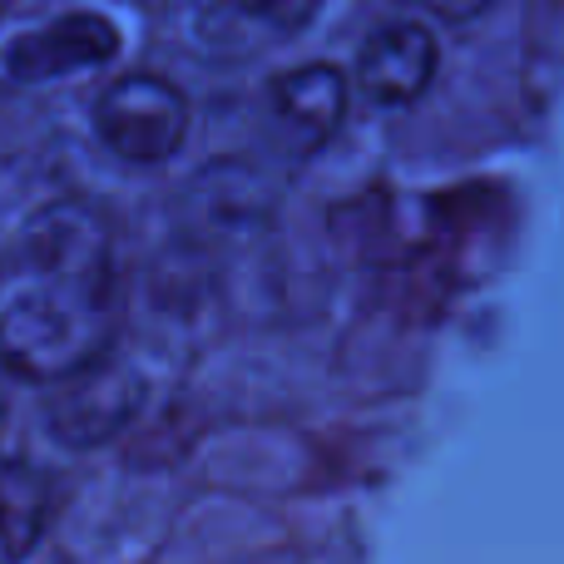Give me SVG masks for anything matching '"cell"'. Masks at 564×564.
Returning <instances> with one entry per match:
<instances>
[{
  "mask_svg": "<svg viewBox=\"0 0 564 564\" xmlns=\"http://www.w3.org/2000/svg\"><path fill=\"white\" fill-rule=\"evenodd\" d=\"M115 297L25 278L0 307V371L35 387H59L109 357Z\"/></svg>",
  "mask_w": 564,
  "mask_h": 564,
  "instance_id": "1",
  "label": "cell"
},
{
  "mask_svg": "<svg viewBox=\"0 0 564 564\" xmlns=\"http://www.w3.org/2000/svg\"><path fill=\"white\" fill-rule=\"evenodd\" d=\"M95 139L129 169H159L188 139V99L159 75H119L89 105Z\"/></svg>",
  "mask_w": 564,
  "mask_h": 564,
  "instance_id": "2",
  "label": "cell"
},
{
  "mask_svg": "<svg viewBox=\"0 0 564 564\" xmlns=\"http://www.w3.org/2000/svg\"><path fill=\"white\" fill-rule=\"evenodd\" d=\"M20 273L115 297V243H109L105 218L79 198H55L35 208L20 234Z\"/></svg>",
  "mask_w": 564,
  "mask_h": 564,
  "instance_id": "3",
  "label": "cell"
},
{
  "mask_svg": "<svg viewBox=\"0 0 564 564\" xmlns=\"http://www.w3.org/2000/svg\"><path fill=\"white\" fill-rule=\"evenodd\" d=\"M149 387L129 361L99 357L95 367H85L79 377L50 387L45 397V431L69 451H95L105 441H115L129 421L139 416Z\"/></svg>",
  "mask_w": 564,
  "mask_h": 564,
  "instance_id": "4",
  "label": "cell"
},
{
  "mask_svg": "<svg viewBox=\"0 0 564 564\" xmlns=\"http://www.w3.org/2000/svg\"><path fill=\"white\" fill-rule=\"evenodd\" d=\"M268 144L282 159H312L332 144V134L347 119V75L327 59L282 69L263 95Z\"/></svg>",
  "mask_w": 564,
  "mask_h": 564,
  "instance_id": "5",
  "label": "cell"
},
{
  "mask_svg": "<svg viewBox=\"0 0 564 564\" xmlns=\"http://www.w3.org/2000/svg\"><path fill=\"white\" fill-rule=\"evenodd\" d=\"M119 50L115 20L95 15V10H69L45 25H30L6 40L0 65L15 85H55L65 75H85V69L109 65Z\"/></svg>",
  "mask_w": 564,
  "mask_h": 564,
  "instance_id": "6",
  "label": "cell"
},
{
  "mask_svg": "<svg viewBox=\"0 0 564 564\" xmlns=\"http://www.w3.org/2000/svg\"><path fill=\"white\" fill-rule=\"evenodd\" d=\"M273 214V184L258 164H208L178 198V218H184V238L194 243H228V238H248L268 224Z\"/></svg>",
  "mask_w": 564,
  "mask_h": 564,
  "instance_id": "7",
  "label": "cell"
},
{
  "mask_svg": "<svg viewBox=\"0 0 564 564\" xmlns=\"http://www.w3.org/2000/svg\"><path fill=\"white\" fill-rule=\"evenodd\" d=\"M436 79V35L416 20H391V25H377L367 40H361L357 55V85L371 105H416L421 95Z\"/></svg>",
  "mask_w": 564,
  "mask_h": 564,
  "instance_id": "8",
  "label": "cell"
},
{
  "mask_svg": "<svg viewBox=\"0 0 564 564\" xmlns=\"http://www.w3.org/2000/svg\"><path fill=\"white\" fill-rule=\"evenodd\" d=\"M55 520V480L30 460H0V564H25Z\"/></svg>",
  "mask_w": 564,
  "mask_h": 564,
  "instance_id": "9",
  "label": "cell"
},
{
  "mask_svg": "<svg viewBox=\"0 0 564 564\" xmlns=\"http://www.w3.org/2000/svg\"><path fill=\"white\" fill-rule=\"evenodd\" d=\"M234 25H253L268 40H292L322 15L327 0H214Z\"/></svg>",
  "mask_w": 564,
  "mask_h": 564,
  "instance_id": "10",
  "label": "cell"
},
{
  "mask_svg": "<svg viewBox=\"0 0 564 564\" xmlns=\"http://www.w3.org/2000/svg\"><path fill=\"white\" fill-rule=\"evenodd\" d=\"M0 416H6V397H0Z\"/></svg>",
  "mask_w": 564,
  "mask_h": 564,
  "instance_id": "11",
  "label": "cell"
}]
</instances>
